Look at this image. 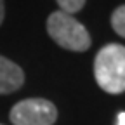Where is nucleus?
<instances>
[{
	"mask_svg": "<svg viewBox=\"0 0 125 125\" xmlns=\"http://www.w3.org/2000/svg\"><path fill=\"white\" fill-rule=\"evenodd\" d=\"M56 120L57 109L47 99H24L10 109L14 125H54Z\"/></svg>",
	"mask_w": 125,
	"mask_h": 125,
	"instance_id": "7ed1b4c3",
	"label": "nucleus"
},
{
	"mask_svg": "<svg viewBox=\"0 0 125 125\" xmlns=\"http://www.w3.org/2000/svg\"><path fill=\"white\" fill-rule=\"evenodd\" d=\"M4 16H5V7H4V0H0V24L4 21Z\"/></svg>",
	"mask_w": 125,
	"mask_h": 125,
	"instance_id": "0eeeda50",
	"label": "nucleus"
},
{
	"mask_svg": "<svg viewBox=\"0 0 125 125\" xmlns=\"http://www.w3.org/2000/svg\"><path fill=\"white\" fill-rule=\"evenodd\" d=\"M111 26L120 37L125 38V5H120L115 9L111 16Z\"/></svg>",
	"mask_w": 125,
	"mask_h": 125,
	"instance_id": "39448f33",
	"label": "nucleus"
},
{
	"mask_svg": "<svg viewBox=\"0 0 125 125\" xmlns=\"http://www.w3.org/2000/svg\"><path fill=\"white\" fill-rule=\"evenodd\" d=\"M116 125H125V111H122L116 118Z\"/></svg>",
	"mask_w": 125,
	"mask_h": 125,
	"instance_id": "6e6552de",
	"label": "nucleus"
},
{
	"mask_svg": "<svg viewBox=\"0 0 125 125\" xmlns=\"http://www.w3.org/2000/svg\"><path fill=\"white\" fill-rule=\"evenodd\" d=\"M24 83V73L14 61L0 56V94H10L21 89Z\"/></svg>",
	"mask_w": 125,
	"mask_h": 125,
	"instance_id": "20e7f679",
	"label": "nucleus"
},
{
	"mask_svg": "<svg viewBox=\"0 0 125 125\" xmlns=\"http://www.w3.org/2000/svg\"><path fill=\"white\" fill-rule=\"evenodd\" d=\"M56 2L61 7V10L66 14H75L82 10V7L85 5V0H56Z\"/></svg>",
	"mask_w": 125,
	"mask_h": 125,
	"instance_id": "423d86ee",
	"label": "nucleus"
},
{
	"mask_svg": "<svg viewBox=\"0 0 125 125\" xmlns=\"http://www.w3.org/2000/svg\"><path fill=\"white\" fill-rule=\"evenodd\" d=\"M47 31L57 45L68 51L83 52L90 47V35L85 26L80 21H76L71 14H66L62 10H56L49 16Z\"/></svg>",
	"mask_w": 125,
	"mask_h": 125,
	"instance_id": "f03ea898",
	"label": "nucleus"
},
{
	"mask_svg": "<svg viewBox=\"0 0 125 125\" xmlns=\"http://www.w3.org/2000/svg\"><path fill=\"white\" fill-rule=\"evenodd\" d=\"M94 76L104 92H125V47L118 43L103 47L94 59Z\"/></svg>",
	"mask_w": 125,
	"mask_h": 125,
	"instance_id": "f257e3e1",
	"label": "nucleus"
}]
</instances>
